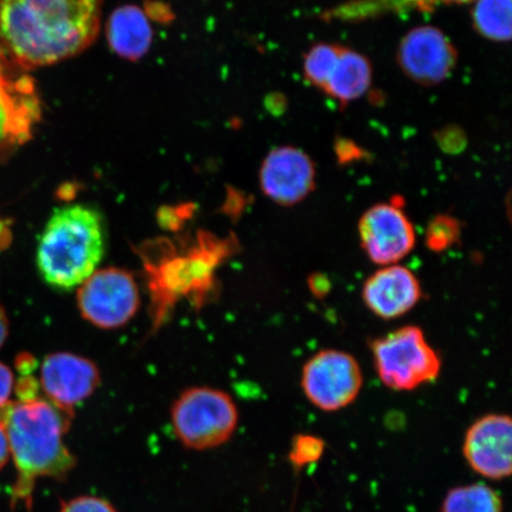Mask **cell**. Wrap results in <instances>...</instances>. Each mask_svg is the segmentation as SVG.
<instances>
[{
  "label": "cell",
  "mask_w": 512,
  "mask_h": 512,
  "mask_svg": "<svg viewBox=\"0 0 512 512\" xmlns=\"http://www.w3.org/2000/svg\"><path fill=\"white\" fill-rule=\"evenodd\" d=\"M100 27L101 0H0V48L19 70L81 54Z\"/></svg>",
  "instance_id": "6da1fadb"
},
{
  "label": "cell",
  "mask_w": 512,
  "mask_h": 512,
  "mask_svg": "<svg viewBox=\"0 0 512 512\" xmlns=\"http://www.w3.org/2000/svg\"><path fill=\"white\" fill-rule=\"evenodd\" d=\"M72 413L48 400L17 401L0 407V425L9 441L17 480L12 489V508L23 502L31 509L38 478L64 479L76 459L63 441Z\"/></svg>",
  "instance_id": "7a4b0ae2"
},
{
  "label": "cell",
  "mask_w": 512,
  "mask_h": 512,
  "mask_svg": "<svg viewBox=\"0 0 512 512\" xmlns=\"http://www.w3.org/2000/svg\"><path fill=\"white\" fill-rule=\"evenodd\" d=\"M104 252L105 229L98 211L82 204L59 208L38 240V272L48 285L72 290L91 277Z\"/></svg>",
  "instance_id": "3957f363"
},
{
  "label": "cell",
  "mask_w": 512,
  "mask_h": 512,
  "mask_svg": "<svg viewBox=\"0 0 512 512\" xmlns=\"http://www.w3.org/2000/svg\"><path fill=\"white\" fill-rule=\"evenodd\" d=\"M377 375L396 392H411L438 379L441 358L419 326L408 325L371 344Z\"/></svg>",
  "instance_id": "277c9868"
},
{
  "label": "cell",
  "mask_w": 512,
  "mask_h": 512,
  "mask_svg": "<svg viewBox=\"0 0 512 512\" xmlns=\"http://www.w3.org/2000/svg\"><path fill=\"white\" fill-rule=\"evenodd\" d=\"M171 421L183 446L203 451L233 437L239 412L233 399L222 390L197 387L179 396L171 409Z\"/></svg>",
  "instance_id": "5b68a950"
},
{
  "label": "cell",
  "mask_w": 512,
  "mask_h": 512,
  "mask_svg": "<svg viewBox=\"0 0 512 512\" xmlns=\"http://www.w3.org/2000/svg\"><path fill=\"white\" fill-rule=\"evenodd\" d=\"M362 387L360 363L343 350H320L303 368V392L320 411L337 412L349 407L360 395Z\"/></svg>",
  "instance_id": "8992f818"
},
{
  "label": "cell",
  "mask_w": 512,
  "mask_h": 512,
  "mask_svg": "<svg viewBox=\"0 0 512 512\" xmlns=\"http://www.w3.org/2000/svg\"><path fill=\"white\" fill-rule=\"evenodd\" d=\"M140 306L139 288L130 272L108 267L95 271L79 286L81 316L96 328H121L136 316Z\"/></svg>",
  "instance_id": "52a82bcc"
},
{
  "label": "cell",
  "mask_w": 512,
  "mask_h": 512,
  "mask_svg": "<svg viewBox=\"0 0 512 512\" xmlns=\"http://www.w3.org/2000/svg\"><path fill=\"white\" fill-rule=\"evenodd\" d=\"M16 69L0 48V157L29 142L42 115L34 80Z\"/></svg>",
  "instance_id": "ba28073f"
},
{
  "label": "cell",
  "mask_w": 512,
  "mask_h": 512,
  "mask_svg": "<svg viewBox=\"0 0 512 512\" xmlns=\"http://www.w3.org/2000/svg\"><path fill=\"white\" fill-rule=\"evenodd\" d=\"M358 236L364 253L380 267L400 264L416 243L413 223L395 201L369 208L358 223Z\"/></svg>",
  "instance_id": "9c48e42d"
},
{
  "label": "cell",
  "mask_w": 512,
  "mask_h": 512,
  "mask_svg": "<svg viewBox=\"0 0 512 512\" xmlns=\"http://www.w3.org/2000/svg\"><path fill=\"white\" fill-rule=\"evenodd\" d=\"M464 457L471 469L485 478L501 480L511 475L512 422L509 415L488 414L467 430Z\"/></svg>",
  "instance_id": "30bf717a"
},
{
  "label": "cell",
  "mask_w": 512,
  "mask_h": 512,
  "mask_svg": "<svg viewBox=\"0 0 512 512\" xmlns=\"http://www.w3.org/2000/svg\"><path fill=\"white\" fill-rule=\"evenodd\" d=\"M100 384V371L88 358L56 352L44 358L40 387L48 401L72 411V408L91 396Z\"/></svg>",
  "instance_id": "8fae6325"
},
{
  "label": "cell",
  "mask_w": 512,
  "mask_h": 512,
  "mask_svg": "<svg viewBox=\"0 0 512 512\" xmlns=\"http://www.w3.org/2000/svg\"><path fill=\"white\" fill-rule=\"evenodd\" d=\"M315 178V166L310 157L292 146L273 150L260 170L262 192L285 207L305 200L315 188Z\"/></svg>",
  "instance_id": "7c38bea8"
},
{
  "label": "cell",
  "mask_w": 512,
  "mask_h": 512,
  "mask_svg": "<svg viewBox=\"0 0 512 512\" xmlns=\"http://www.w3.org/2000/svg\"><path fill=\"white\" fill-rule=\"evenodd\" d=\"M399 62L412 79L433 85L451 74L456 66V50L439 29L415 28L400 44Z\"/></svg>",
  "instance_id": "4fadbf2b"
},
{
  "label": "cell",
  "mask_w": 512,
  "mask_h": 512,
  "mask_svg": "<svg viewBox=\"0 0 512 512\" xmlns=\"http://www.w3.org/2000/svg\"><path fill=\"white\" fill-rule=\"evenodd\" d=\"M422 287L416 275L400 264L382 266L364 281L362 300L376 317L392 320L419 304Z\"/></svg>",
  "instance_id": "5bb4252c"
},
{
  "label": "cell",
  "mask_w": 512,
  "mask_h": 512,
  "mask_svg": "<svg viewBox=\"0 0 512 512\" xmlns=\"http://www.w3.org/2000/svg\"><path fill=\"white\" fill-rule=\"evenodd\" d=\"M106 36L115 54L134 61L149 51L153 30L143 9L125 5L114 10L108 18Z\"/></svg>",
  "instance_id": "9a60e30c"
},
{
  "label": "cell",
  "mask_w": 512,
  "mask_h": 512,
  "mask_svg": "<svg viewBox=\"0 0 512 512\" xmlns=\"http://www.w3.org/2000/svg\"><path fill=\"white\" fill-rule=\"evenodd\" d=\"M371 83V66L367 57L354 50L341 49L325 91L332 98L349 102L366 94Z\"/></svg>",
  "instance_id": "2e32d148"
},
{
  "label": "cell",
  "mask_w": 512,
  "mask_h": 512,
  "mask_svg": "<svg viewBox=\"0 0 512 512\" xmlns=\"http://www.w3.org/2000/svg\"><path fill=\"white\" fill-rule=\"evenodd\" d=\"M441 512H503V502L488 485L457 486L447 492Z\"/></svg>",
  "instance_id": "e0dca14e"
},
{
  "label": "cell",
  "mask_w": 512,
  "mask_h": 512,
  "mask_svg": "<svg viewBox=\"0 0 512 512\" xmlns=\"http://www.w3.org/2000/svg\"><path fill=\"white\" fill-rule=\"evenodd\" d=\"M473 22L489 40L504 42L511 37V0H473Z\"/></svg>",
  "instance_id": "ac0fdd59"
},
{
  "label": "cell",
  "mask_w": 512,
  "mask_h": 512,
  "mask_svg": "<svg viewBox=\"0 0 512 512\" xmlns=\"http://www.w3.org/2000/svg\"><path fill=\"white\" fill-rule=\"evenodd\" d=\"M341 48L320 43L312 47L304 60V73L312 85L325 88L334 70Z\"/></svg>",
  "instance_id": "d6986e66"
},
{
  "label": "cell",
  "mask_w": 512,
  "mask_h": 512,
  "mask_svg": "<svg viewBox=\"0 0 512 512\" xmlns=\"http://www.w3.org/2000/svg\"><path fill=\"white\" fill-rule=\"evenodd\" d=\"M472 0H363L361 3H354L343 6L338 10L342 17H360L370 15V12L380 10H402L407 8H428V6L440 3H466Z\"/></svg>",
  "instance_id": "ffe728a7"
},
{
  "label": "cell",
  "mask_w": 512,
  "mask_h": 512,
  "mask_svg": "<svg viewBox=\"0 0 512 512\" xmlns=\"http://www.w3.org/2000/svg\"><path fill=\"white\" fill-rule=\"evenodd\" d=\"M462 236V226L457 219L448 215H439L428 223L426 246L434 253H443L456 246Z\"/></svg>",
  "instance_id": "44dd1931"
},
{
  "label": "cell",
  "mask_w": 512,
  "mask_h": 512,
  "mask_svg": "<svg viewBox=\"0 0 512 512\" xmlns=\"http://www.w3.org/2000/svg\"><path fill=\"white\" fill-rule=\"evenodd\" d=\"M60 512H118L110 502L92 496L70 499L61 504Z\"/></svg>",
  "instance_id": "7402d4cb"
},
{
  "label": "cell",
  "mask_w": 512,
  "mask_h": 512,
  "mask_svg": "<svg viewBox=\"0 0 512 512\" xmlns=\"http://www.w3.org/2000/svg\"><path fill=\"white\" fill-rule=\"evenodd\" d=\"M15 388V377L11 369L0 362V407L8 403Z\"/></svg>",
  "instance_id": "603a6c76"
},
{
  "label": "cell",
  "mask_w": 512,
  "mask_h": 512,
  "mask_svg": "<svg viewBox=\"0 0 512 512\" xmlns=\"http://www.w3.org/2000/svg\"><path fill=\"white\" fill-rule=\"evenodd\" d=\"M309 287L312 296L324 297L330 292L331 284L323 274H313L309 280Z\"/></svg>",
  "instance_id": "cb8c5ba5"
},
{
  "label": "cell",
  "mask_w": 512,
  "mask_h": 512,
  "mask_svg": "<svg viewBox=\"0 0 512 512\" xmlns=\"http://www.w3.org/2000/svg\"><path fill=\"white\" fill-rule=\"evenodd\" d=\"M10 459L9 441L2 425H0V471H2Z\"/></svg>",
  "instance_id": "d4e9b609"
},
{
  "label": "cell",
  "mask_w": 512,
  "mask_h": 512,
  "mask_svg": "<svg viewBox=\"0 0 512 512\" xmlns=\"http://www.w3.org/2000/svg\"><path fill=\"white\" fill-rule=\"evenodd\" d=\"M9 336V318L6 316L4 307L0 305V348L3 347Z\"/></svg>",
  "instance_id": "484cf974"
},
{
  "label": "cell",
  "mask_w": 512,
  "mask_h": 512,
  "mask_svg": "<svg viewBox=\"0 0 512 512\" xmlns=\"http://www.w3.org/2000/svg\"><path fill=\"white\" fill-rule=\"evenodd\" d=\"M11 229L10 222L0 220V249H4L10 245Z\"/></svg>",
  "instance_id": "4316f807"
}]
</instances>
